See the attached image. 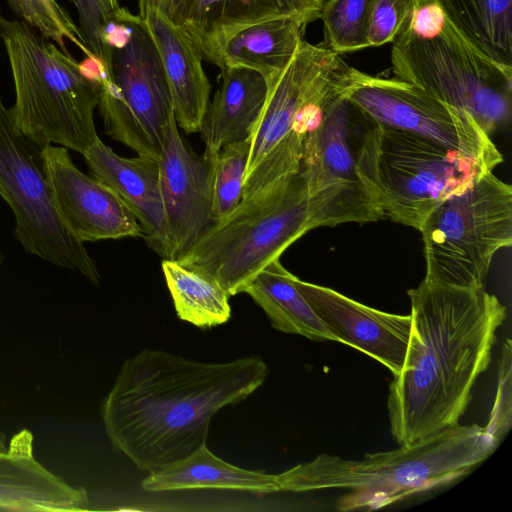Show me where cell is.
<instances>
[{
  "mask_svg": "<svg viewBox=\"0 0 512 512\" xmlns=\"http://www.w3.org/2000/svg\"><path fill=\"white\" fill-rule=\"evenodd\" d=\"M372 123L345 96L305 135L300 170L307 186L311 230L384 218L357 166L358 149Z\"/></svg>",
  "mask_w": 512,
  "mask_h": 512,
  "instance_id": "7c38bea8",
  "label": "cell"
},
{
  "mask_svg": "<svg viewBox=\"0 0 512 512\" xmlns=\"http://www.w3.org/2000/svg\"><path fill=\"white\" fill-rule=\"evenodd\" d=\"M419 231L424 279L483 287L494 254L512 244V187L487 172L472 187L438 205Z\"/></svg>",
  "mask_w": 512,
  "mask_h": 512,
  "instance_id": "9c48e42d",
  "label": "cell"
},
{
  "mask_svg": "<svg viewBox=\"0 0 512 512\" xmlns=\"http://www.w3.org/2000/svg\"><path fill=\"white\" fill-rule=\"evenodd\" d=\"M159 53L178 127L200 132L211 85L203 58L183 29L156 11L143 18Z\"/></svg>",
  "mask_w": 512,
  "mask_h": 512,
  "instance_id": "ffe728a7",
  "label": "cell"
},
{
  "mask_svg": "<svg viewBox=\"0 0 512 512\" xmlns=\"http://www.w3.org/2000/svg\"><path fill=\"white\" fill-rule=\"evenodd\" d=\"M126 32L110 46L109 64L96 80L106 133L137 155L158 159L174 117L159 53L143 19L125 9Z\"/></svg>",
  "mask_w": 512,
  "mask_h": 512,
  "instance_id": "30bf717a",
  "label": "cell"
},
{
  "mask_svg": "<svg viewBox=\"0 0 512 512\" xmlns=\"http://www.w3.org/2000/svg\"><path fill=\"white\" fill-rule=\"evenodd\" d=\"M161 267L181 320L210 328L230 319V296L216 280L176 260L163 259Z\"/></svg>",
  "mask_w": 512,
  "mask_h": 512,
  "instance_id": "484cf974",
  "label": "cell"
},
{
  "mask_svg": "<svg viewBox=\"0 0 512 512\" xmlns=\"http://www.w3.org/2000/svg\"><path fill=\"white\" fill-rule=\"evenodd\" d=\"M392 43L391 63L397 78L467 112L488 135L508 123L512 69L472 48L435 1L415 3Z\"/></svg>",
  "mask_w": 512,
  "mask_h": 512,
  "instance_id": "5b68a950",
  "label": "cell"
},
{
  "mask_svg": "<svg viewBox=\"0 0 512 512\" xmlns=\"http://www.w3.org/2000/svg\"><path fill=\"white\" fill-rule=\"evenodd\" d=\"M2 260H3V255H2V253L0 251V264L2 263Z\"/></svg>",
  "mask_w": 512,
  "mask_h": 512,
  "instance_id": "8d00e7d4",
  "label": "cell"
},
{
  "mask_svg": "<svg viewBox=\"0 0 512 512\" xmlns=\"http://www.w3.org/2000/svg\"><path fill=\"white\" fill-rule=\"evenodd\" d=\"M511 340L507 339L502 347L499 363L498 387L493 409L488 423L489 432L501 442L511 428Z\"/></svg>",
  "mask_w": 512,
  "mask_h": 512,
  "instance_id": "1f68e13d",
  "label": "cell"
},
{
  "mask_svg": "<svg viewBox=\"0 0 512 512\" xmlns=\"http://www.w3.org/2000/svg\"><path fill=\"white\" fill-rule=\"evenodd\" d=\"M221 79L200 130L205 143L203 156L210 160L225 145L251 137L268 91L264 76L249 68H223Z\"/></svg>",
  "mask_w": 512,
  "mask_h": 512,
  "instance_id": "44dd1931",
  "label": "cell"
},
{
  "mask_svg": "<svg viewBox=\"0 0 512 512\" xmlns=\"http://www.w3.org/2000/svg\"><path fill=\"white\" fill-rule=\"evenodd\" d=\"M407 294L411 335L387 400L390 431L399 446L459 423L506 319V307L484 286L464 288L423 279Z\"/></svg>",
  "mask_w": 512,
  "mask_h": 512,
  "instance_id": "7a4b0ae2",
  "label": "cell"
},
{
  "mask_svg": "<svg viewBox=\"0 0 512 512\" xmlns=\"http://www.w3.org/2000/svg\"><path fill=\"white\" fill-rule=\"evenodd\" d=\"M435 0H415V3L420 5L424 3L434 2Z\"/></svg>",
  "mask_w": 512,
  "mask_h": 512,
  "instance_id": "d590c367",
  "label": "cell"
},
{
  "mask_svg": "<svg viewBox=\"0 0 512 512\" xmlns=\"http://www.w3.org/2000/svg\"><path fill=\"white\" fill-rule=\"evenodd\" d=\"M305 27L284 17L247 26L223 44L215 66L249 68L268 82L288 65L303 40Z\"/></svg>",
  "mask_w": 512,
  "mask_h": 512,
  "instance_id": "603a6c76",
  "label": "cell"
},
{
  "mask_svg": "<svg viewBox=\"0 0 512 512\" xmlns=\"http://www.w3.org/2000/svg\"><path fill=\"white\" fill-rule=\"evenodd\" d=\"M111 10H115L119 7L118 0H104Z\"/></svg>",
  "mask_w": 512,
  "mask_h": 512,
  "instance_id": "836d02e7",
  "label": "cell"
},
{
  "mask_svg": "<svg viewBox=\"0 0 512 512\" xmlns=\"http://www.w3.org/2000/svg\"><path fill=\"white\" fill-rule=\"evenodd\" d=\"M456 32L477 52L512 69V0H435Z\"/></svg>",
  "mask_w": 512,
  "mask_h": 512,
  "instance_id": "d4e9b609",
  "label": "cell"
},
{
  "mask_svg": "<svg viewBox=\"0 0 512 512\" xmlns=\"http://www.w3.org/2000/svg\"><path fill=\"white\" fill-rule=\"evenodd\" d=\"M93 177L113 189L139 222L147 245L163 259L172 260L158 159L123 157L98 138L83 154Z\"/></svg>",
  "mask_w": 512,
  "mask_h": 512,
  "instance_id": "e0dca14e",
  "label": "cell"
},
{
  "mask_svg": "<svg viewBox=\"0 0 512 512\" xmlns=\"http://www.w3.org/2000/svg\"><path fill=\"white\" fill-rule=\"evenodd\" d=\"M415 0H373L369 19L370 47L393 42L406 24Z\"/></svg>",
  "mask_w": 512,
  "mask_h": 512,
  "instance_id": "4dcf8cb0",
  "label": "cell"
},
{
  "mask_svg": "<svg viewBox=\"0 0 512 512\" xmlns=\"http://www.w3.org/2000/svg\"><path fill=\"white\" fill-rule=\"evenodd\" d=\"M88 492L66 483L34 456L33 435L23 429L0 452V510L83 511Z\"/></svg>",
  "mask_w": 512,
  "mask_h": 512,
  "instance_id": "d6986e66",
  "label": "cell"
},
{
  "mask_svg": "<svg viewBox=\"0 0 512 512\" xmlns=\"http://www.w3.org/2000/svg\"><path fill=\"white\" fill-rule=\"evenodd\" d=\"M500 442L486 426L445 428L413 444L361 460L320 454L276 474L278 492L345 489L340 511L376 510L449 485L485 461Z\"/></svg>",
  "mask_w": 512,
  "mask_h": 512,
  "instance_id": "3957f363",
  "label": "cell"
},
{
  "mask_svg": "<svg viewBox=\"0 0 512 512\" xmlns=\"http://www.w3.org/2000/svg\"><path fill=\"white\" fill-rule=\"evenodd\" d=\"M79 29L85 45L92 55L104 66L108 63L109 53L105 46V33L109 26L113 10L104 0H73Z\"/></svg>",
  "mask_w": 512,
  "mask_h": 512,
  "instance_id": "f546056e",
  "label": "cell"
},
{
  "mask_svg": "<svg viewBox=\"0 0 512 512\" xmlns=\"http://www.w3.org/2000/svg\"><path fill=\"white\" fill-rule=\"evenodd\" d=\"M251 137L225 145L212 160V218L216 222L242 200Z\"/></svg>",
  "mask_w": 512,
  "mask_h": 512,
  "instance_id": "83f0119b",
  "label": "cell"
},
{
  "mask_svg": "<svg viewBox=\"0 0 512 512\" xmlns=\"http://www.w3.org/2000/svg\"><path fill=\"white\" fill-rule=\"evenodd\" d=\"M5 1L21 21L34 28L64 52H69L67 42H71L87 58H95L86 47L79 27L56 0Z\"/></svg>",
  "mask_w": 512,
  "mask_h": 512,
  "instance_id": "f1b7e54d",
  "label": "cell"
},
{
  "mask_svg": "<svg viewBox=\"0 0 512 512\" xmlns=\"http://www.w3.org/2000/svg\"><path fill=\"white\" fill-rule=\"evenodd\" d=\"M7 446L5 445L4 439L0 433V452L6 450Z\"/></svg>",
  "mask_w": 512,
  "mask_h": 512,
  "instance_id": "e575fe53",
  "label": "cell"
},
{
  "mask_svg": "<svg viewBox=\"0 0 512 512\" xmlns=\"http://www.w3.org/2000/svg\"><path fill=\"white\" fill-rule=\"evenodd\" d=\"M357 162L360 177L384 217L417 230L438 205L497 166L376 123L363 135Z\"/></svg>",
  "mask_w": 512,
  "mask_h": 512,
  "instance_id": "52a82bcc",
  "label": "cell"
},
{
  "mask_svg": "<svg viewBox=\"0 0 512 512\" xmlns=\"http://www.w3.org/2000/svg\"><path fill=\"white\" fill-rule=\"evenodd\" d=\"M325 0H184L180 27L201 54L216 65L223 44L252 24L292 18L305 26L318 19Z\"/></svg>",
  "mask_w": 512,
  "mask_h": 512,
  "instance_id": "ac0fdd59",
  "label": "cell"
},
{
  "mask_svg": "<svg viewBox=\"0 0 512 512\" xmlns=\"http://www.w3.org/2000/svg\"><path fill=\"white\" fill-rule=\"evenodd\" d=\"M184 0H138V16L143 19L148 12L156 11L176 25H180Z\"/></svg>",
  "mask_w": 512,
  "mask_h": 512,
  "instance_id": "d6a6232c",
  "label": "cell"
},
{
  "mask_svg": "<svg viewBox=\"0 0 512 512\" xmlns=\"http://www.w3.org/2000/svg\"><path fill=\"white\" fill-rule=\"evenodd\" d=\"M296 276L279 259L268 264L244 289L278 331L316 341H336L295 285Z\"/></svg>",
  "mask_w": 512,
  "mask_h": 512,
  "instance_id": "cb8c5ba5",
  "label": "cell"
},
{
  "mask_svg": "<svg viewBox=\"0 0 512 512\" xmlns=\"http://www.w3.org/2000/svg\"><path fill=\"white\" fill-rule=\"evenodd\" d=\"M15 90L11 111L17 126L42 145L80 154L99 138L94 112L98 85L82 63L20 19L0 18Z\"/></svg>",
  "mask_w": 512,
  "mask_h": 512,
  "instance_id": "277c9868",
  "label": "cell"
},
{
  "mask_svg": "<svg viewBox=\"0 0 512 512\" xmlns=\"http://www.w3.org/2000/svg\"><path fill=\"white\" fill-rule=\"evenodd\" d=\"M309 230L307 186L299 170L243 198L176 261L213 278L231 297Z\"/></svg>",
  "mask_w": 512,
  "mask_h": 512,
  "instance_id": "ba28073f",
  "label": "cell"
},
{
  "mask_svg": "<svg viewBox=\"0 0 512 512\" xmlns=\"http://www.w3.org/2000/svg\"><path fill=\"white\" fill-rule=\"evenodd\" d=\"M147 492L218 489L256 494L278 492L276 474L234 466L212 453L206 444L187 457L150 472L141 482Z\"/></svg>",
  "mask_w": 512,
  "mask_h": 512,
  "instance_id": "7402d4cb",
  "label": "cell"
},
{
  "mask_svg": "<svg viewBox=\"0 0 512 512\" xmlns=\"http://www.w3.org/2000/svg\"><path fill=\"white\" fill-rule=\"evenodd\" d=\"M17 126L0 97V196L15 219V236L30 254L98 284L100 273L63 222L47 178L43 148Z\"/></svg>",
  "mask_w": 512,
  "mask_h": 512,
  "instance_id": "8fae6325",
  "label": "cell"
},
{
  "mask_svg": "<svg viewBox=\"0 0 512 512\" xmlns=\"http://www.w3.org/2000/svg\"><path fill=\"white\" fill-rule=\"evenodd\" d=\"M346 97L373 123L404 130L496 165L503 156L478 123L421 87L350 68Z\"/></svg>",
  "mask_w": 512,
  "mask_h": 512,
  "instance_id": "4fadbf2b",
  "label": "cell"
},
{
  "mask_svg": "<svg viewBox=\"0 0 512 512\" xmlns=\"http://www.w3.org/2000/svg\"><path fill=\"white\" fill-rule=\"evenodd\" d=\"M349 69L339 54L302 40L288 65L267 82L242 199L300 170L304 137L346 96Z\"/></svg>",
  "mask_w": 512,
  "mask_h": 512,
  "instance_id": "8992f818",
  "label": "cell"
},
{
  "mask_svg": "<svg viewBox=\"0 0 512 512\" xmlns=\"http://www.w3.org/2000/svg\"><path fill=\"white\" fill-rule=\"evenodd\" d=\"M1 17H2V15H1V11H0V18H1ZM0 39H1V33H0Z\"/></svg>",
  "mask_w": 512,
  "mask_h": 512,
  "instance_id": "74e56055",
  "label": "cell"
},
{
  "mask_svg": "<svg viewBox=\"0 0 512 512\" xmlns=\"http://www.w3.org/2000/svg\"><path fill=\"white\" fill-rule=\"evenodd\" d=\"M43 160L57 210L80 241L143 237L128 205L105 183L80 171L67 148L44 146Z\"/></svg>",
  "mask_w": 512,
  "mask_h": 512,
  "instance_id": "5bb4252c",
  "label": "cell"
},
{
  "mask_svg": "<svg viewBox=\"0 0 512 512\" xmlns=\"http://www.w3.org/2000/svg\"><path fill=\"white\" fill-rule=\"evenodd\" d=\"M295 285L337 342L372 357L393 376L401 372L411 335V315L383 312L297 277Z\"/></svg>",
  "mask_w": 512,
  "mask_h": 512,
  "instance_id": "2e32d148",
  "label": "cell"
},
{
  "mask_svg": "<svg viewBox=\"0 0 512 512\" xmlns=\"http://www.w3.org/2000/svg\"><path fill=\"white\" fill-rule=\"evenodd\" d=\"M158 163L172 260H178L214 223L212 160L187 145L174 116L166 128Z\"/></svg>",
  "mask_w": 512,
  "mask_h": 512,
  "instance_id": "9a60e30c",
  "label": "cell"
},
{
  "mask_svg": "<svg viewBox=\"0 0 512 512\" xmlns=\"http://www.w3.org/2000/svg\"><path fill=\"white\" fill-rule=\"evenodd\" d=\"M269 374L260 356L203 362L143 349L121 366L101 415L112 447L143 471L206 444L214 415L244 401Z\"/></svg>",
  "mask_w": 512,
  "mask_h": 512,
  "instance_id": "6da1fadb",
  "label": "cell"
},
{
  "mask_svg": "<svg viewBox=\"0 0 512 512\" xmlns=\"http://www.w3.org/2000/svg\"><path fill=\"white\" fill-rule=\"evenodd\" d=\"M373 0H328L319 18L324 24L325 47L341 54L370 47L368 28Z\"/></svg>",
  "mask_w": 512,
  "mask_h": 512,
  "instance_id": "4316f807",
  "label": "cell"
}]
</instances>
